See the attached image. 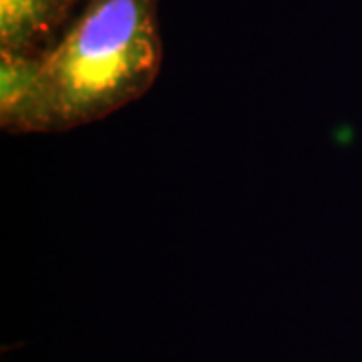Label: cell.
<instances>
[{
  "instance_id": "6da1fadb",
  "label": "cell",
  "mask_w": 362,
  "mask_h": 362,
  "mask_svg": "<svg viewBox=\"0 0 362 362\" xmlns=\"http://www.w3.org/2000/svg\"><path fill=\"white\" fill-rule=\"evenodd\" d=\"M163 61L159 0H83L37 57H0V119L18 133H63L127 107Z\"/></svg>"
},
{
  "instance_id": "7a4b0ae2",
  "label": "cell",
  "mask_w": 362,
  "mask_h": 362,
  "mask_svg": "<svg viewBox=\"0 0 362 362\" xmlns=\"http://www.w3.org/2000/svg\"><path fill=\"white\" fill-rule=\"evenodd\" d=\"M78 0H0V57H37L65 28Z\"/></svg>"
}]
</instances>
